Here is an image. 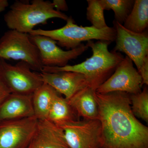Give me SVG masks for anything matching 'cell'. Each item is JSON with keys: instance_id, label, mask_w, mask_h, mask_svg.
<instances>
[{"instance_id": "6da1fadb", "label": "cell", "mask_w": 148, "mask_h": 148, "mask_svg": "<svg viewBox=\"0 0 148 148\" xmlns=\"http://www.w3.org/2000/svg\"><path fill=\"white\" fill-rule=\"evenodd\" d=\"M101 127L100 148H148V127L135 116L130 95L95 91Z\"/></svg>"}, {"instance_id": "7a4b0ae2", "label": "cell", "mask_w": 148, "mask_h": 148, "mask_svg": "<svg viewBox=\"0 0 148 148\" xmlns=\"http://www.w3.org/2000/svg\"><path fill=\"white\" fill-rule=\"evenodd\" d=\"M111 42L88 41L86 45L92 51V55L80 64L64 67H44L41 72L54 73L72 72L84 75L88 86L96 90L112 75L124 57L119 52L108 49Z\"/></svg>"}, {"instance_id": "3957f363", "label": "cell", "mask_w": 148, "mask_h": 148, "mask_svg": "<svg viewBox=\"0 0 148 148\" xmlns=\"http://www.w3.org/2000/svg\"><path fill=\"white\" fill-rule=\"evenodd\" d=\"M69 16L56 10L52 2L44 0H33L31 3L16 1L10 6L4 19L10 30L29 34L40 24L47 23L49 19L59 18L67 21Z\"/></svg>"}, {"instance_id": "277c9868", "label": "cell", "mask_w": 148, "mask_h": 148, "mask_svg": "<svg viewBox=\"0 0 148 148\" xmlns=\"http://www.w3.org/2000/svg\"><path fill=\"white\" fill-rule=\"evenodd\" d=\"M29 34L49 37L56 41L58 45L69 50L77 47L83 42L96 40L112 42L116 38V31L114 27L108 26L98 29L92 26H79L75 24L71 16H69L66 25L61 28L51 30L34 29Z\"/></svg>"}, {"instance_id": "5b68a950", "label": "cell", "mask_w": 148, "mask_h": 148, "mask_svg": "<svg viewBox=\"0 0 148 148\" xmlns=\"http://www.w3.org/2000/svg\"><path fill=\"white\" fill-rule=\"evenodd\" d=\"M0 59L24 61L33 71L41 72L43 68L38 49L30 35L15 30L7 31L0 38Z\"/></svg>"}, {"instance_id": "8992f818", "label": "cell", "mask_w": 148, "mask_h": 148, "mask_svg": "<svg viewBox=\"0 0 148 148\" xmlns=\"http://www.w3.org/2000/svg\"><path fill=\"white\" fill-rule=\"evenodd\" d=\"M0 77L11 93L21 95H32L44 83L40 74L24 61L13 65L0 59Z\"/></svg>"}, {"instance_id": "52a82bcc", "label": "cell", "mask_w": 148, "mask_h": 148, "mask_svg": "<svg viewBox=\"0 0 148 148\" xmlns=\"http://www.w3.org/2000/svg\"><path fill=\"white\" fill-rule=\"evenodd\" d=\"M69 148H100L101 127L98 119H79L58 125Z\"/></svg>"}, {"instance_id": "ba28073f", "label": "cell", "mask_w": 148, "mask_h": 148, "mask_svg": "<svg viewBox=\"0 0 148 148\" xmlns=\"http://www.w3.org/2000/svg\"><path fill=\"white\" fill-rule=\"evenodd\" d=\"M116 31L114 51L125 53L137 67L138 72L148 61V35L147 31L136 33L126 29L123 25L113 21Z\"/></svg>"}, {"instance_id": "9c48e42d", "label": "cell", "mask_w": 148, "mask_h": 148, "mask_svg": "<svg viewBox=\"0 0 148 148\" xmlns=\"http://www.w3.org/2000/svg\"><path fill=\"white\" fill-rule=\"evenodd\" d=\"M142 79L132 60L124 57L112 75L96 89L101 94L113 92H126L130 95L142 91Z\"/></svg>"}, {"instance_id": "30bf717a", "label": "cell", "mask_w": 148, "mask_h": 148, "mask_svg": "<svg viewBox=\"0 0 148 148\" xmlns=\"http://www.w3.org/2000/svg\"><path fill=\"white\" fill-rule=\"evenodd\" d=\"M38 120L33 116L0 122V148H26L36 129Z\"/></svg>"}, {"instance_id": "8fae6325", "label": "cell", "mask_w": 148, "mask_h": 148, "mask_svg": "<svg viewBox=\"0 0 148 148\" xmlns=\"http://www.w3.org/2000/svg\"><path fill=\"white\" fill-rule=\"evenodd\" d=\"M30 35L32 42L38 48L43 67H62L68 65L69 61L76 59L88 49L82 44L74 49L64 51L51 38L40 35Z\"/></svg>"}, {"instance_id": "7c38bea8", "label": "cell", "mask_w": 148, "mask_h": 148, "mask_svg": "<svg viewBox=\"0 0 148 148\" xmlns=\"http://www.w3.org/2000/svg\"><path fill=\"white\" fill-rule=\"evenodd\" d=\"M44 82L49 85L69 100L80 90L88 86L84 75L72 72H40Z\"/></svg>"}, {"instance_id": "4fadbf2b", "label": "cell", "mask_w": 148, "mask_h": 148, "mask_svg": "<svg viewBox=\"0 0 148 148\" xmlns=\"http://www.w3.org/2000/svg\"><path fill=\"white\" fill-rule=\"evenodd\" d=\"M26 148H69L63 130L47 119L38 120L34 134Z\"/></svg>"}, {"instance_id": "5bb4252c", "label": "cell", "mask_w": 148, "mask_h": 148, "mask_svg": "<svg viewBox=\"0 0 148 148\" xmlns=\"http://www.w3.org/2000/svg\"><path fill=\"white\" fill-rule=\"evenodd\" d=\"M35 116L32 95L11 93L0 105V122Z\"/></svg>"}, {"instance_id": "9a60e30c", "label": "cell", "mask_w": 148, "mask_h": 148, "mask_svg": "<svg viewBox=\"0 0 148 148\" xmlns=\"http://www.w3.org/2000/svg\"><path fill=\"white\" fill-rule=\"evenodd\" d=\"M95 91L93 88L87 86L67 100L79 118L98 119V106L95 99Z\"/></svg>"}, {"instance_id": "2e32d148", "label": "cell", "mask_w": 148, "mask_h": 148, "mask_svg": "<svg viewBox=\"0 0 148 148\" xmlns=\"http://www.w3.org/2000/svg\"><path fill=\"white\" fill-rule=\"evenodd\" d=\"M58 94L53 87L45 82L33 93L32 105L37 119H47L52 102Z\"/></svg>"}, {"instance_id": "e0dca14e", "label": "cell", "mask_w": 148, "mask_h": 148, "mask_svg": "<svg viewBox=\"0 0 148 148\" xmlns=\"http://www.w3.org/2000/svg\"><path fill=\"white\" fill-rule=\"evenodd\" d=\"M46 119L59 125L79 119L68 100L59 93L52 102Z\"/></svg>"}, {"instance_id": "ac0fdd59", "label": "cell", "mask_w": 148, "mask_h": 148, "mask_svg": "<svg viewBox=\"0 0 148 148\" xmlns=\"http://www.w3.org/2000/svg\"><path fill=\"white\" fill-rule=\"evenodd\" d=\"M123 25L135 33L145 32L148 27V0H135L132 11Z\"/></svg>"}, {"instance_id": "d6986e66", "label": "cell", "mask_w": 148, "mask_h": 148, "mask_svg": "<svg viewBox=\"0 0 148 148\" xmlns=\"http://www.w3.org/2000/svg\"><path fill=\"white\" fill-rule=\"evenodd\" d=\"M104 10H112L114 13V21L123 24L131 12L134 0H99Z\"/></svg>"}, {"instance_id": "ffe728a7", "label": "cell", "mask_w": 148, "mask_h": 148, "mask_svg": "<svg viewBox=\"0 0 148 148\" xmlns=\"http://www.w3.org/2000/svg\"><path fill=\"white\" fill-rule=\"evenodd\" d=\"M132 111L136 117L148 122V90L145 87L137 94L130 95Z\"/></svg>"}, {"instance_id": "44dd1931", "label": "cell", "mask_w": 148, "mask_h": 148, "mask_svg": "<svg viewBox=\"0 0 148 148\" xmlns=\"http://www.w3.org/2000/svg\"><path fill=\"white\" fill-rule=\"evenodd\" d=\"M86 18L92 27L101 29L108 27L106 24L104 11L99 0H87Z\"/></svg>"}, {"instance_id": "7402d4cb", "label": "cell", "mask_w": 148, "mask_h": 148, "mask_svg": "<svg viewBox=\"0 0 148 148\" xmlns=\"http://www.w3.org/2000/svg\"><path fill=\"white\" fill-rule=\"evenodd\" d=\"M51 2L54 9L58 12H61L69 10L68 5L65 0H53Z\"/></svg>"}, {"instance_id": "603a6c76", "label": "cell", "mask_w": 148, "mask_h": 148, "mask_svg": "<svg viewBox=\"0 0 148 148\" xmlns=\"http://www.w3.org/2000/svg\"><path fill=\"white\" fill-rule=\"evenodd\" d=\"M10 93V91L0 77V105Z\"/></svg>"}, {"instance_id": "cb8c5ba5", "label": "cell", "mask_w": 148, "mask_h": 148, "mask_svg": "<svg viewBox=\"0 0 148 148\" xmlns=\"http://www.w3.org/2000/svg\"><path fill=\"white\" fill-rule=\"evenodd\" d=\"M9 5V2L7 0H0V13L5 10Z\"/></svg>"}]
</instances>
